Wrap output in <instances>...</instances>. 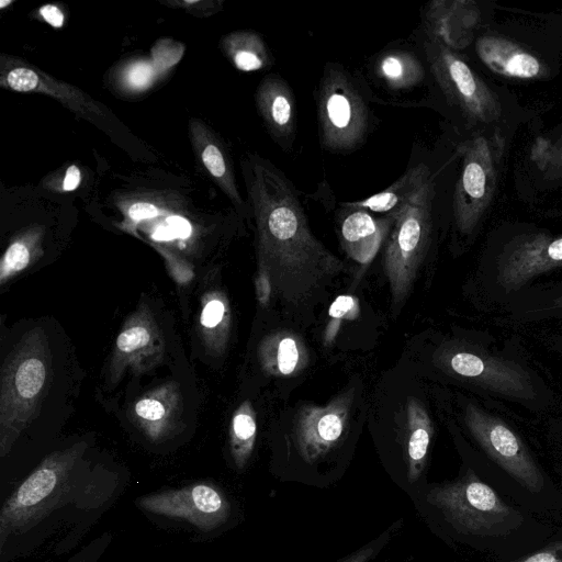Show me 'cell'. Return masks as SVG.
<instances>
[{
  "label": "cell",
  "instance_id": "obj_24",
  "mask_svg": "<svg viewBox=\"0 0 562 562\" xmlns=\"http://www.w3.org/2000/svg\"><path fill=\"white\" fill-rule=\"evenodd\" d=\"M374 72L391 90H408L425 78L420 59L407 50L384 52L375 60Z\"/></svg>",
  "mask_w": 562,
  "mask_h": 562
},
{
  "label": "cell",
  "instance_id": "obj_21",
  "mask_svg": "<svg viewBox=\"0 0 562 562\" xmlns=\"http://www.w3.org/2000/svg\"><path fill=\"white\" fill-rule=\"evenodd\" d=\"M258 358L262 369L276 376L300 373L308 362L303 339L286 330L265 337L258 347Z\"/></svg>",
  "mask_w": 562,
  "mask_h": 562
},
{
  "label": "cell",
  "instance_id": "obj_12",
  "mask_svg": "<svg viewBox=\"0 0 562 562\" xmlns=\"http://www.w3.org/2000/svg\"><path fill=\"white\" fill-rule=\"evenodd\" d=\"M445 366L456 375L486 391L512 398L533 400L535 387L529 373L519 364L471 346L450 349Z\"/></svg>",
  "mask_w": 562,
  "mask_h": 562
},
{
  "label": "cell",
  "instance_id": "obj_43",
  "mask_svg": "<svg viewBox=\"0 0 562 562\" xmlns=\"http://www.w3.org/2000/svg\"><path fill=\"white\" fill-rule=\"evenodd\" d=\"M11 2H12L11 0H1L0 8H4L7 4H10Z\"/></svg>",
  "mask_w": 562,
  "mask_h": 562
},
{
  "label": "cell",
  "instance_id": "obj_23",
  "mask_svg": "<svg viewBox=\"0 0 562 562\" xmlns=\"http://www.w3.org/2000/svg\"><path fill=\"white\" fill-rule=\"evenodd\" d=\"M231 317L229 303L223 292L212 290L203 295L199 323L203 341L211 352L221 355L225 350Z\"/></svg>",
  "mask_w": 562,
  "mask_h": 562
},
{
  "label": "cell",
  "instance_id": "obj_29",
  "mask_svg": "<svg viewBox=\"0 0 562 562\" xmlns=\"http://www.w3.org/2000/svg\"><path fill=\"white\" fill-rule=\"evenodd\" d=\"M38 238L21 237L9 245L0 261V284L26 269L37 257Z\"/></svg>",
  "mask_w": 562,
  "mask_h": 562
},
{
  "label": "cell",
  "instance_id": "obj_14",
  "mask_svg": "<svg viewBox=\"0 0 562 562\" xmlns=\"http://www.w3.org/2000/svg\"><path fill=\"white\" fill-rule=\"evenodd\" d=\"M562 267V235L524 234L513 238L497 260V280L507 292L535 277Z\"/></svg>",
  "mask_w": 562,
  "mask_h": 562
},
{
  "label": "cell",
  "instance_id": "obj_9",
  "mask_svg": "<svg viewBox=\"0 0 562 562\" xmlns=\"http://www.w3.org/2000/svg\"><path fill=\"white\" fill-rule=\"evenodd\" d=\"M464 422L484 452L517 483L532 493L542 490L544 481L538 464L508 424L471 403L464 409Z\"/></svg>",
  "mask_w": 562,
  "mask_h": 562
},
{
  "label": "cell",
  "instance_id": "obj_38",
  "mask_svg": "<svg viewBox=\"0 0 562 562\" xmlns=\"http://www.w3.org/2000/svg\"><path fill=\"white\" fill-rule=\"evenodd\" d=\"M164 256L167 258L168 265L172 274L177 280L181 283L189 281L192 278V271L190 268H186L183 263H176V259L170 254L164 251V249L159 248Z\"/></svg>",
  "mask_w": 562,
  "mask_h": 562
},
{
  "label": "cell",
  "instance_id": "obj_4",
  "mask_svg": "<svg viewBox=\"0 0 562 562\" xmlns=\"http://www.w3.org/2000/svg\"><path fill=\"white\" fill-rule=\"evenodd\" d=\"M86 445L48 454L5 501L0 514L1 548L11 536L42 521L70 490V475Z\"/></svg>",
  "mask_w": 562,
  "mask_h": 562
},
{
  "label": "cell",
  "instance_id": "obj_3",
  "mask_svg": "<svg viewBox=\"0 0 562 562\" xmlns=\"http://www.w3.org/2000/svg\"><path fill=\"white\" fill-rule=\"evenodd\" d=\"M424 499L446 524L464 536H499L518 527L519 512L473 472L456 481L428 487Z\"/></svg>",
  "mask_w": 562,
  "mask_h": 562
},
{
  "label": "cell",
  "instance_id": "obj_41",
  "mask_svg": "<svg viewBox=\"0 0 562 562\" xmlns=\"http://www.w3.org/2000/svg\"><path fill=\"white\" fill-rule=\"evenodd\" d=\"M151 238L158 241H168L176 238V236L168 226H159L153 232Z\"/></svg>",
  "mask_w": 562,
  "mask_h": 562
},
{
  "label": "cell",
  "instance_id": "obj_40",
  "mask_svg": "<svg viewBox=\"0 0 562 562\" xmlns=\"http://www.w3.org/2000/svg\"><path fill=\"white\" fill-rule=\"evenodd\" d=\"M81 180V172L79 168L75 165H71L67 168L64 182H63V189L65 191H72L75 190Z\"/></svg>",
  "mask_w": 562,
  "mask_h": 562
},
{
  "label": "cell",
  "instance_id": "obj_27",
  "mask_svg": "<svg viewBox=\"0 0 562 562\" xmlns=\"http://www.w3.org/2000/svg\"><path fill=\"white\" fill-rule=\"evenodd\" d=\"M199 151L201 160L210 175L221 186L236 209L246 213L248 204L241 199L234 178L231 165L227 162L223 149L212 138H206L203 145L200 143Z\"/></svg>",
  "mask_w": 562,
  "mask_h": 562
},
{
  "label": "cell",
  "instance_id": "obj_42",
  "mask_svg": "<svg viewBox=\"0 0 562 562\" xmlns=\"http://www.w3.org/2000/svg\"><path fill=\"white\" fill-rule=\"evenodd\" d=\"M553 307H562V295L553 301Z\"/></svg>",
  "mask_w": 562,
  "mask_h": 562
},
{
  "label": "cell",
  "instance_id": "obj_18",
  "mask_svg": "<svg viewBox=\"0 0 562 562\" xmlns=\"http://www.w3.org/2000/svg\"><path fill=\"white\" fill-rule=\"evenodd\" d=\"M434 434L432 422L424 405L415 397L407 398L403 440L402 488L418 494Z\"/></svg>",
  "mask_w": 562,
  "mask_h": 562
},
{
  "label": "cell",
  "instance_id": "obj_39",
  "mask_svg": "<svg viewBox=\"0 0 562 562\" xmlns=\"http://www.w3.org/2000/svg\"><path fill=\"white\" fill-rule=\"evenodd\" d=\"M40 13L43 19L54 27H60L64 24L63 12L53 4H45L41 7Z\"/></svg>",
  "mask_w": 562,
  "mask_h": 562
},
{
  "label": "cell",
  "instance_id": "obj_1",
  "mask_svg": "<svg viewBox=\"0 0 562 562\" xmlns=\"http://www.w3.org/2000/svg\"><path fill=\"white\" fill-rule=\"evenodd\" d=\"M241 166L258 267L283 302L302 305L344 272L345 263L313 235L295 187L274 164L248 154Z\"/></svg>",
  "mask_w": 562,
  "mask_h": 562
},
{
  "label": "cell",
  "instance_id": "obj_20",
  "mask_svg": "<svg viewBox=\"0 0 562 562\" xmlns=\"http://www.w3.org/2000/svg\"><path fill=\"white\" fill-rule=\"evenodd\" d=\"M477 21L479 10L472 1L435 0L425 10L426 33L454 50L468 45Z\"/></svg>",
  "mask_w": 562,
  "mask_h": 562
},
{
  "label": "cell",
  "instance_id": "obj_15",
  "mask_svg": "<svg viewBox=\"0 0 562 562\" xmlns=\"http://www.w3.org/2000/svg\"><path fill=\"white\" fill-rule=\"evenodd\" d=\"M338 215L339 236L347 255L355 261L369 263L390 234L394 215L376 217L370 211L341 203Z\"/></svg>",
  "mask_w": 562,
  "mask_h": 562
},
{
  "label": "cell",
  "instance_id": "obj_34",
  "mask_svg": "<svg viewBox=\"0 0 562 562\" xmlns=\"http://www.w3.org/2000/svg\"><path fill=\"white\" fill-rule=\"evenodd\" d=\"M106 538L108 537L103 535V537L90 543L89 547H86L68 562H95L102 550L106 547Z\"/></svg>",
  "mask_w": 562,
  "mask_h": 562
},
{
  "label": "cell",
  "instance_id": "obj_28",
  "mask_svg": "<svg viewBox=\"0 0 562 562\" xmlns=\"http://www.w3.org/2000/svg\"><path fill=\"white\" fill-rule=\"evenodd\" d=\"M530 160L544 179H562V131L538 136L530 148Z\"/></svg>",
  "mask_w": 562,
  "mask_h": 562
},
{
  "label": "cell",
  "instance_id": "obj_19",
  "mask_svg": "<svg viewBox=\"0 0 562 562\" xmlns=\"http://www.w3.org/2000/svg\"><path fill=\"white\" fill-rule=\"evenodd\" d=\"M133 420L153 441L161 440L176 429L182 413L179 385L164 383L138 398L132 408Z\"/></svg>",
  "mask_w": 562,
  "mask_h": 562
},
{
  "label": "cell",
  "instance_id": "obj_13",
  "mask_svg": "<svg viewBox=\"0 0 562 562\" xmlns=\"http://www.w3.org/2000/svg\"><path fill=\"white\" fill-rule=\"evenodd\" d=\"M165 353V341L150 308L145 303L125 321L119 333L111 361L110 382L115 386L124 372L144 373L157 366Z\"/></svg>",
  "mask_w": 562,
  "mask_h": 562
},
{
  "label": "cell",
  "instance_id": "obj_7",
  "mask_svg": "<svg viewBox=\"0 0 562 562\" xmlns=\"http://www.w3.org/2000/svg\"><path fill=\"white\" fill-rule=\"evenodd\" d=\"M504 138L498 133H479L462 147V166L453 193L457 229L471 234L487 211L496 189Z\"/></svg>",
  "mask_w": 562,
  "mask_h": 562
},
{
  "label": "cell",
  "instance_id": "obj_33",
  "mask_svg": "<svg viewBox=\"0 0 562 562\" xmlns=\"http://www.w3.org/2000/svg\"><path fill=\"white\" fill-rule=\"evenodd\" d=\"M255 290L258 304L267 306L272 294V283L269 273L259 267L255 278Z\"/></svg>",
  "mask_w": 562,
  "mask_h": 562
},
{
  "label": "cell",
  "instance_id": "obj_30",
  "mask_svg": "<svg viewBox=\"0 0 562 562\" xmlns=\"http://www.w3.org/2000/svg\"><path fill=\"white\" fill-rule=\"evenodd\" d=\"M359 313L358 300L352 295H339L328 310L329 322L325 328V345H330L335 339L344 319H353Z\"/></svg>",
  "mask_w": 562,
  "mask_h": 562
},
{
  "label": "cell",
  "instance_id": "obj_5",
  "mask_svg": "<svg viewBox=\"0 0 562 562\" xmlns=\"http://www.w3.org/2000/svg\"><path fill=\"white\" fill-rule=\"evenodd\" d=\"M316 105L319 140L326 150L349 153L364 142L369 109L355 79L340 64H326Z\"/></svg>",
  "mask_w": 562,
  "mask_h": 562
},
{
  "label": "cell",
  "instance_id": "obj_32",
  "mask_svg": "<svg viewBox=\"0 0 562 562\" xmlns=\"http://www.w3.org/2000/svg\"><path fill=\"white\" fill-rule=\"evenodd\" d=\"M510 562H562V541L553 542L532 554Z\"/></svg>",
  "mask_w": 562,
  "mask_h": 562
},
{
  "label": "cell",
  "instance_id": "obj_36",
  "mask_svg": "<svg viewBox=\"0 0 562 562\" xmlns=\"http://www.w3.org/2000/svg\"><path fill=\"white\" fill-rule=\"evenodd\" d=\"M159 214V210L148 202H136L128 209V215L133 221H142L146 218H154Z\"/></svg>",
  "mask_w": 562,
  "mask_h": 562
},
{
  "label": "cell",
  "instance_id": "obj_16",
  "mask_svg": "<svg viewBox=\"0 0 562 562\" xmlns=\"http://www.w3.org/2000/svg\"><path fill=\"white\" fill-rule=\"evenodd\" d=\"M256 103L273 142L282 150H291L296 133V105L289 83L278 74L267 75L257 88Z\"/></svg>",
  "mask_w": 562,
  "mask_h": 562
},
{
  "label": "cell",
  "instance_id": "obj_31",
  "mask_svg": "<svg viewBox=\"0 0 562 562\" xmlns=\"http://www.w3.org/2000/svg\"><path fill=\"white\" fill-rule=\"evenodd\" d=\"M392 536V531L389 530L385 533L381 535L378 539L368 543L366 547L360 548L352 554L344 558L339 562H371L376 554L382 550L385 546L390 537Z\"/></svg>",
  "mask_w": 562,
  "mask_h": 562
},
{
  "label": "cell",
  "instance_id": "obj_6",
  "mask_svg": "<svg viewBox=\"0 0 562 562\" xmlns=\"http://www.w3.org/2000/svg\"><path fill=\"white\" fill-rule=\"evenodd\" d=\"M434 182L394 214L384 249V271L392 303L400 305L409 293L431 235Z\"/></svg>",
  "mask_w": 562,
  "mask_h": 562
},
{
  "label": "cell",
  "instance_id": "obj_10",
  "mask_svg": "<svg viewBox=\"0 0 562 562\" xmlns=\"http://www.w3.org/2000/svg\"><path fill=\"white\" fill-rule=\"evenodd\" d=\"M352 395L353 392L348 391L326 405L303 406L296 415L292 446L301 464L310 469V484L312 468L329 457L347 434Z\"/></svg>",
  "mask_w": 562,
  "mask_h": 562
},
{
  "label": "cell",
  "instance_id": "obj_11",
  "mask_svg": "<svg viewBox=\"0 0 562 562\" xmlns=\"http://www.w3.org/2000/svg\"><path fill=\"white\" fill-rule=\"evenodd\" d=\"M136 504L142 510L186 520L204 532L220 528L231 515L225 494L206 483L147 494L138 497Z\"/></svg>",
  "mask_w": 562,
  "mask_h": 562
},
{
  "label": "cell",
  "instance_id": "obj_37",
  "mask_svg": "<svg viewBox=\"0 0 562 562\" xmlns=\"http://www.w3.org/2000/svg\"><path fill=\"white\" fill-rule=\"evenodd\" d=\"M167 226L172 231L176 238L187 239L191 236L192 226L184 217L173 215L166 220Z\"/></svg>",
  "mask_w": 562,
  "mask_h": 562
},
{
  "label": "cell",
  "instance_id": "obj_26",
  "mask_svg": "<svg viewBox=\"0 0 562 562\" xmlns=\"http://www.w3.org/2000/svg\"><path fill=\"white\" fill-rule=\"evenodd\" d=\"M256 436V414L251 403L245 401L235 411L229 427L231 454L238 470L247 465L255 447Z\"/></svg>",
  "mask_w": 562,
  "mask_h": 562
},
{
  "label": "cell",
  "instance_id": "obj_17",
  "mask_svg": "<svg viewBox=\"0 0 562 562\" xmlns=\"http://www.w3.org/2000/svg\"><path fill=\"white\" fill-rule=\"evenodd\" d=\"M475 52L494 74L514 79H539L547 67L531 52L503 36L486 34L475 42Z\"/></svg>",
  "mask_w": 562,
  "mask_h": 562
},
{
  "label": "cell",
  "instance_id": "obj_8",
  "mask_svg": "<svg viewBox=\"0 0 562 562\" xmlns=\"http://www.w3.org/2000/svg\"><path fill=\"white\" fill-rule=\"evenodd\" d=\"M424 48L430 70L447 97L471 124H493L503 114L498 95L469 64L436 36L426 33Z\"/></svg>",
  "mask_w": 562,
  "mask_h": 562
},
{
  "label": "cell",
  "instance_id": "obj_25",
  "mask_svg": "<svg viewBox=\"0 0 562 562\" xmlns=\"http://www.w3.org/2000/svg\"><path fill=\"white\" fill-rule=\"evenodd\" d=\"M224 45L227 55L239 70H260L271 64V56L266 43L255 32L232 33L226 37Z\"/></svg>",
  "mask_w": 562,
  "mask_h": 562
},
{
  "label": "cell",
  "instance_id": "obj_35",
  "mask_svg": "<svg viewBox=\"0 0 562 562\" xmlns=\"http://www.w3.org/2000/svg\"><path fill=\"white\" fill-rule=\"evenodd\" d=\"M153 76V69L148 64L134 65L127 72V80L134 87L147 86Z\"/></svg>",
  "mask_w": 562,
  "mask_h": 562
},
{
  "label": "cell",
  "instance_id": "obj_2",
  "mask_svg": "<svg viewBox=\"0 0 562 562\" xmlns=\"http://www.w3.org/2000/svg\"><path fill=\"white\" fill-rule=\"evenodd\" d=\"M49 374L47 339L29 331L5 358L1 370L0 452L4 457L37 414Z\"/></svg>",
  "mask_w": 562,
  "mask_h": 562
},
{
  "label": "cell",
  "instance_id": "obj_22",
  "mask_svg": "<svg viewBox=\"0 0 562 562\" xmlns=\"http://www.w3.org/2000/svg\"><path fill=\"white\" fill-rule=\"evenodd\" d=\"M430 170L424 164L407 169L395 182L384 190L362 200L349 202L371 213L394 215L408 204L429 182Z\"/></svg>",
  "mask_w": 562,
  "mask_h": 562
}]
</instances>
